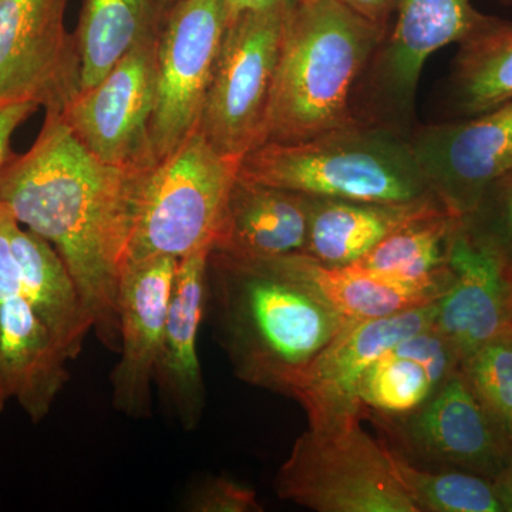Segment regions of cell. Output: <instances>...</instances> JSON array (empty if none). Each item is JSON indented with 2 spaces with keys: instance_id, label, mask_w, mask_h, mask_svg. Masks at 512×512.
I'll use <instances>...</instances> for the list:
<instances>
[{
  "instance_id": "24",
  "label": "cell",
  "mask_w": 512,
  "mask_h": 512,
  "mask_svg": "<svg viewBox=\"0 0 512 512\" xmlns=\"http://www.w3.org/2000/svg\"><path fill=\"white\" fill-rule=\"evenodd\" d=\"M160 0H84L76 32L80 92L92 89L141 39L158 32Z\"/></svg>"
},
{
  "instance_id": "21",
  "label": "cell",
  "mask_w": 512,
  "mask_h": 512,
  "mask_svg": "<svg viewBox=\"0 0 512 512\" xmlns=\"http://www.w3.org/2000/svg\"><path fill=\"white\" fill-rule=\"evenodd\" d=\"M12 251L18 265L19 292L69 360L82 353L93 318L69 268L55 248L16 222Z\"/></svg>"
},
{
  "instance_id": "14",
  "label": "cell",
  "mask_w": 512,
  "mask_h": 512,
  "mask_svg": "<svg viewBox=\"0 0 512 512\" xmlns=\"http://www.w3.org/2000/svg\"><path fill=\"white\" fill-rule=\"evenodd\" d=\"M409 143L434 197L463 217L488 185L512 170V101L478 116L412 130Z\"/></svg>"
},
{
  "instance_id": "20",
  "label": "cell",
  "mask_w": 512,
  "mask_h": 512,
  "mask_svg": "<svg viewBox=\"0 0 512 512\" xmlns=\"http://www.w3.org/2000/svg\"><path fill=\"white\" fill-rule=\"evenodd\" d=\"M66 355L20 292L0 309V389L40 423L70 380Z\"/></svg>"
},
{
  "instance_id": "12",
  "label": "cell",
  "mask_w": 512,
  "mask_h": 512,
  "mask_svg": "<svg viewBox=\"0 0 512 512\" xmlns=\"http://www.w3.org/2000/svg\"><path fill=\"white\" fill-rule=\"evenodd\" d=\"M67 0H0V106L60 114L80 92V59L64 25Z\"/></svg>"
},
{
  "instance_id": "13",
  "label": "cell",
  "mask_w": 512,
  "mask_h": 512,
  "mask_svg": "<svg viewBox=\"0 0 512 512\" xmlns=\"http://www.w3.org/2000/svg\"><path fill=\"white\" fill-rule=\"evenodd\" d=\"M436 302L387 318L353 320L340 330L292 389L309 429L338 431L360 423L366 407L359 389L367 370L400 340L433 325Z\"/></svg>"
},
{
  "instance_id": "11",
  "label": "cell",
  "mask_w": 512,
  "mask_h": 512,
  "mask_svg": "<svg viewBox=\"0 0 512 512\" xmlns=\"http://www.w3.org/2000/svg\"><path fill=\"white\" fill-rule=\"evenodd\" d=\"M157 36L141 39L101 82L79 92L60 113L77 140L103 163L133 171L156 164L150 127L156 109Z\"/></svg>"
},
{
  "instance_id": "23",
  "label": "cell",
  "mask_w": 512,
  "mask_h": 512,
  "mask_svg": "<svg viewBox=\"0 0 512 512\" xmlns=\"http://www.w3.org/2000/svg\"><path fill=\"white\" fill-rule=\"evenodd\" d=\"M448 90L451 106L463 117L512 101V22L485 15L458 43Z\"/></svg>"
},
{
  "instance_id": "36",
  "label": "cell",
  "mask_w": 512,
  "mask_h": 512,
  "mask_svg": "<svg viewBox=\"0 0 512 512\" xmlns=\"http://www.w3.org/2000/svg\"><path fill=\"white\" fill-rule=\"evenodd\" d=\"M298 0H228L229 12L232 16L248 10H266L279 8V6H291Z\"/></svg>"
},
{
  "instance_id": "33",
  "label": "cell",
  "mask_w": 512,
  "mask_h": 512,
  "mask_svg": "<svg viewBox=\"0 0 512 512\" xmlns=\"http://www.w3.org/2000/svg\"><path fill=\"white\" fill-rule=\"evenodd\" d=\"M39 110L35 103H16L0 106V170L10 157V141L18 130L32 114Z\"/></svg>"
},
{
  "instance_id": "7",
  "label": "cell",
  "mask_w": 512,
  "mask_h": 512,
  "mask_svg": "<svg viewBox=\"0 0 512 512\" xmlns=\"http://www.w3.org/2000/svg\"><path fill=\"white\" fill-rule=\"evenodd\" d=\"M512 5V0H500ZM473 0H396L392 25L353 96L356 120L409 136L421 70L437 50L460 43L483 22Z\"/></svg>"
},
{
  "instance_id": "37",
  "label": "cell",
  "mask_w": 512,
  "mask_h": 512,
  "mask_svg": "<svg viewBox=\"0 0 512 512\" xmlns=\"http://www.w3.org/2000/svg\"><path fill=\"white\" fill-rule=\"evenodd\" d=\"M174 2H175V0H160L161 6H163L164 12H165V10L170 8V6L173 5Z\"/></svg>"
},
{
  "instance_id": "1",
  "label": "cell",
  "mask_w": 512,
  "mask_h": 512,
  "mask_svg": "<svg viewBox=\"0 0 512 512\" xmlns=\"http://www.w3.org/2000/svg\"><path fill=\"white\" fill-rule=\"evenodd\" d=\"M138 171L94 157L55 113H46L29 151L10 154L0 170V204L62 256L97 338L116 353Z\"/></svg>"
},
{
  "instance_id": "8",
  "label": "cell",
  "mask_w": 512,
  "mask_h": 512,
  "mask_svg": "<svg viewBox=\"0 0 512 512\" xmlns=\"http://www.w3.org/2000/svg\"><path fill=\"white\" fill-rule=\"evenodd\" d=\"M288 8L229 19L198 130L231 160L241 161L261 141Z\"/></svg>"
},
{
  "instance_id": "10",
  "label": "cell",
  "mask_w": 512,
  "mask_h": 512,
  "mask_svg": "<svg viewBox=\"0 0 512 512\" xmlns=\"http://www.w3.org/2000/svg\"><path fill=\"white\" fill-rule=\"evenodd\" d=\"M229 19L228 0H175L165 10L157 36V96L150 127L156 163L198 130Z\"/></svg>"
},
{
  "instance_id": "2",
  "label": "cell",
  "mask_w": 512,
  "mask_h": 512,
  "mask_svg": "<svg viewBox=\"0 0 512 512\" xmlns=\"http://www.w3.org/2000/svg\"><path fill=\"white\" fill-rule=\"evenodd\" d=\"M208 296L235 376L289 397L316 356L353 322L301 285L214 252Z\"/></svg>"
},
{
  "instance_id": "25",
  "label": "cell",
  "mask_w": 512,
  "mask_h": 512,
  "mask_svg": "<svg viewBox=\"0 0 512 512\" xmlns=\"http://www.w3.org/2000/svg\"><path fill=\"white\" fill-rule=\"evenodd\" d=\"M460 217L434 208L383 239L353 266L404 281H424L447 268L451 238Z\"/></svg>"
},
{
  "instance_id": "34",
  "label": "cell",
  "mask_w": 512,
  "mask_h": 512,
  "mask_svg": "<svg viewBox=\"0 0 512 512\" xmlns=\"http://www.w3.org/2000/svg\"><path fill=\"white\" fill-rule=\"evenodd\" d=\"M346 8L352 9L387 33L392 25L396 0H338Z\"/></svg>"
},
{
  "instance_id": "28",
  "label": "cell",
  "mask_w": 512,
  "mask_h": 512,
  "mask_svg": "<svg viewBox=\"0 0 512 512\" xmlns=\"http://www.w3.org/2000/svg\"><path fill=\"white\" fill-rule=\"evenodd\" d=\"M460 228L471 244L512 272V170L493 181L460 217Z\"/></svg>"
},
{
  "instance_id": "18",
  "label": "cell",
  "mask_w": 512,
  "mask_h": 512,
  "mask_svg": "<svg viewBox=\"0 0 512 512\" xmlns=\"http://www.w3.org/2000/svg\"><path fill=\"white\" fill-rule=\"evenodd\" d=\"M211 252H195L178 261L154 376V383L187 431L200 424L207 403L198 357V332L208 303Z\"/></svg>"
},
{
  "instance_id": "29",
  "label": "cell",
  "mask_w": 512,
  "mask_h": 512,
  "mask_svg": "<svg viewBox=\"0 0 512 512\" xmlns=\"http://www.w3.org/2000/svg\"><path fill=\"white\" fill-rule=\"evenodd\" d=\"M460 372L512 433V330L468 353Z\"/></svg>"
},
{
  "instance_id": "17",
  "label": "cell",
  "mask_w": 512,
  "mask_h": 512,
  "mask_svg": "<svg viewBox=\"0 0 512 512\" xmlns=\"http://www.w3.org/2000/svg\"><path fill=\"white\" fill-rule=\"evenodd\" d=\"M453 279L436 302L433 326L461 360L488 340L512 330V272L468 241L460 224L448 249Z\"/></svg>"
},
{
  "instance_id": "19",
  "label": "cell",
  "mask_w": 512,
  "mask_h": 512,
  "mask_svg": "<svg viewBox=\"0 0 512 512\" xmlns=\"http://www.w3.org/2000/svg\"><path fill=\"white\" fill-rule=\"evenodd\" d=\"M309 222L311 195L237 177L212 252L237 261L302 254Z\"/></svg>"
},
{
  "instance_id": "5",
  "label": "cell",
  "mask_w": 512,
  "mask_h": 512,
  "mask_svg": "<svg viewBox=\"0 0 512 512\" xmlns=\"http://www.w3.org/2000/svg\"><path fill=\"white\" fill-rule=\"evenodd\" d=\"M238 168L197 130L170 156L138 171L127 265L212 251Z\"/></svg>"
},
{
  "instance_id": "16",
  "label": "cell",
  "mask_w": 512,
  "mask_h": 512,
  "mask_svg": "<svg viewBox=\"0 0 512 512\" xmlns=\"http://www.w3.org/2000/svg\"><path fill=\"white\" fill-rule=\"evenodd\" d=\"M239 262L301 285L348 320L387 318L429 305L439 301L453 279L448 265L433 278L404 281L353 265H325L306 254Z\"/></svg>"
},
{
  "instance_id": "27",
  "label": "cell",
  "mask_w": 512,
  "mask_h": 512,
  "mask_svg": "<svg viewBox=\"0 0 512 512\" xmlns=\"http://www.w3.org/2000/svg\"><path fill=\"white\" fill-rule=\"evenodd\" d=\"M359 394L363 406L373 412L399 416L423 406L434 387L423 366L389 349L367 370Z\"/></svg>"
},
{
  "instance_id": "9",
  "label": "cell",
  "mask_w": 512,
  "mask_h": 512,
  "mask_svg": "<svg viewBox=\"0 0 512 512\" xmlns=\"http://www.w3.org/2000/svg\"><path fill=\"white\" fill-rule=\"evenodd\" d=\"M387 446L427 470H460L493 481L512 453V433L460 370L423 406L407 414L377 413Z\"/></svg>"
},
{
  "instance_id": "35",
  "label": "cell",
  "mask_w": 512,
  "mask_h": 512,
  "mask_svg": "<svg viewBox=\"0 0 512 512\" xmlns=\"http://www.w3.org/2000/svg\"><path fill=\"white\" fill-rule=\"evenodd\" d=\"M493 484L503 512H512V453L507 466L494 478Z\"/></svg>"
},
{
  "instance_id": "32",
  "label": "cell",
  "mask_w": 512,
  "mask_h": 512,
  "mask_svg": "<svg viewBox=\"0 0 512 512\" xmlns=\"http://www.w3.org/2000/svg\"><path fill=\"white\" fill-rule=\"evenodd\" d=\"M16 220L6 210L5 205L0 204V309L10 296L19 292L18 265L12 251V231ZM8 400L0 389V414L5 409Z\"/></svg>"
},
{
  "instance_id": "4",
  "label": "cell",
  "mask_w": 512,
  "mask_h": 512,
  "mask_svg": "<svg viewBox=\"0 0 512 512\" xmlns=\"http://www.w3.org/2000/svg\"><path fill=\"white\" fill-rule=\"evenodd\" d=\"M238 177L336 200L412 202L434 197L409 136L355 120L299 143H266L239 161Z\"/></svg>"
},
{
  "instance_id": "6",
  "label": "cell",
  "mask_w": 512,
  "mask_h": 512,
  "mask_svg": "<svg viewBox=\"0 0 512 512\" xmlns=\"http://www.w3.org/2000/svg\"><path fill=\"white\" fill-rule=\"evenodd\" d=\"M274 488L281 500L318 512H419L387 447L360 423L305 431L276 473Z\"/></svg>"
},
{
  "instance_id": "15",
  "label": "cell",
  "mask_w": 512,
  "mask_h": 512,
  "mask_svg": "<svg viewBox=\"0 0 512 512\" xmlns=\"http://www.w3.org/2000/svg\"><path fill=\"white\" fill-rule=\"evenodd\" d=\"M178 259L128 264L120 284V359L111 372L113 407L131 419L153 410L154 376L173 295Z\"/></svg>"
},
{
  "instance_id": "22",
  "label": "cell",
  "mask_w": 512,
  "mask_h": 512,
  "mask_svg": "<svg viewBox=\"0 0 512 512\" xmlns=\"http://www.w3.org/2000/svg\"><path fill=\"white\" fill-rule=\"evenodd\" d=\"M439 207L444 205L436 197L412 202L311 197V222L302 254L325 265L356 264L407 222Z\"/></svg>"
},
{
  "instance_id": "26",
  "label": "cell",
  "mask_w": 512,
  "mask_h": 512,
  "mask_svg": "<svg viewBox=\"0 0 512 512\" xmlns=\"http://www.w3.org/2000/svg\"><path fill=\"white\" fill-rule=\"evenodd\" d=\"M384 446L419 512H503L488 478L467 471L417 467L394 448Z\"/></svg>"
},
{
  "instance_id": "30",
  "label": "cell",
  "mask_w": 512,
  "mask_h": 512,
  "mask_svg": "<svg viewBox=\"0 0 512 512\" xmlns=\"http://www.w3.org/2000/svg\"><path fill=\"white\" fill-rule=\"evenodd\" d=\"M390 350L394 355L407 357L423 366L434 393L460 370V352L433 325L400 340Z\"/></svg>"
},
{
  "instance_id": "31",
  "label": "cell",
  "mask_w": 512,
  "mask_h": 512,
  "mask_svg": "<svg viewBox=\"0 0 512 512\" xmlns=\"http://www.w3.org/2000/svg\"><path fill=\"white\" fill-rule=\"evenodd\" d=\"M191 512H261L256 493L248 485L227 477H208L195 485L184 503Z\"/></svg>"
},
{
  "instance_id": "3",
  "label": "cell",
  "mask_w": 512,
  "mask_h": 512,
  "mask_svg": "<svg viewBox=\"0 0 512 512\" xmlns=\"http://www.w3.org/2000/svg\"><path fill=\"white\" fill-rule=\"evenodd\" d=\"M384 36L338 0L289 6L258 146L299 143L353 123L357 83Z\"/></svg>"
}]
</instances>
